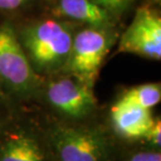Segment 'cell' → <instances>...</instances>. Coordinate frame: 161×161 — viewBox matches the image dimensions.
<instances>
[{"label":"cell","mask_w":161,"mask_h":161,"mask_svg":"<svg viewBox=\"0 0 161 161\" xmlns=\"http://www.w3.org/2000/svg\"><path fill=\"white\" fill-rule=\"evenodd\" d=\"M119 53H133L149 60L161 58V18L155 9L142 6L118 41Z\"/></svg>","instance_id":"6"},{"label":"cell","mask_w":161,"mask_h":161,"mask_svg":"<svg viewBox=\"0 0 161 161\" xmlns=\"http://www.w3.org/2000/svg\"><path fill=\"white\" fill-rule=\"evenodd\" d=\"M110 118L115 133L129 140L143 139L154 121L151 110L120 98L112 106Z\"/></svg>","instance_id":"7"},{"label":"cell","mask_w":161,"mask_h":161,"mask_svg":"<svg viewBox=\"0 0 161 161\" xmlns=\"http://www.w3.org/2000/svg\"><path fill=\"white\" fill-rule=\"evenodd\" d=\"M43 144L25 129L12 130L0 139V161H48Z\"/></svg>","instance_id":"9"},{"label":"cell","mask_w":161,"mask_h":161,"mask_svg":"<svg viewBox=\"0 0 161 161\" xmlns=\"http://www.w3.org/2000/svg\"><path fill=\"white\" fill-rule=\"evenodd\" d=\"M75 34L71 22L49 18L26 25L17 35L31 67L40 75L62 71Z\"/></svg>","instance_id":"1"},{"label":"cell","mask_w":161,"mask_h":161,"mask_svg":"<svg viewBox=\"0 0 161 161\" xmlns=\"http://www.w3.org/2000/svg\"><path fill=\"white\" fill-rule=\"evenodd\" d=\"M120 99L151 110L161 101L160 83H146L131 87L122 93Z\"/></svg>","instance_id":"10"},{"label":"cell","mask_w":161,"mask_h":161,"mask_svg":"<svg viewBox=\"0 0 161 161\" xmlns=\"http://www.w3.org/2000/svg\"><path fill=\"white\" fill-rule=\"evenodd\" d=\"M33 0H0V11L15 12L28 5Z\"/></svg>","instance_id":"14"},{"label":"cell","mask_w":161,"mask_h":161,"mask_svg":"<svg viewBox=\"0 0 161 161\" xmlns=\"http://www.w3.org/2000/svg\"><path fill=\"white\" fill-rule=\"evenodd\" d=\"M113 27L87 26L73 37L63 75L75 76L88 86H94L103 63L116 40Z\"/></svg>","instance_id":"3"},{"label":"cell","mask_w":161,"mask_h":161,"mask_svg":"<svg viewBox=\"0 0 161 161\" xmlns=\"http://www.w3.org/2000/svg\"><path fill=\"white\" fill-rule=\"evenodd\" d=\"M53 161H110L111 144L105 132L93 125H57L48 133Z\"/></svg>","instance_id":"2"},{"label":"cell","mask_w":161,"mask_h":161,"mask_svg":"<svg viewBox=\"0 0 161 161\" xmlns=\"http://www.w3.org/2000/svg\"><path fill=\"white\" fill-rule=\"evenodd\" d=\"M56 18L93 27H113L115 17L93 0H53Z\"/></svg>","instance_id":"8"},{"label":"cell","mask_w":161,"mask_h":161,"mask_svg":"<svg viewBox=\"0 0 161 161\" xmlns=\"http://www.w3.org/2000/svg\"><path fill=\"white\" fill-rule=\"evenodd\" d=\"M0 83L19 96H31L42 86L25 54L18 35L8 23L0 25Z\"/></svg>","instance_id":"4"},{"label":"cell","mask_w":161,"mask_h":161,"mask_svg":"<svg viewBox=\"0 0 161 161\" xmlns=\"http://www.w3.org/2000/svg\"><path fill=\"white\" fill-rule=\"evenodd\" d=\"M99 6L107 9L114 17L119 16L132 5L134 0H93Z\"/></svg>","instance_id":"11"},{"label":"cell","mask_w":161,"mask_h":161,"mask_svg":"<svg viewBox=\"0 0 161 161\" xmlns=\"http://www.w3.org/2000/svg\"><path fill=\"white\" fill-rule=\"evenodd\" d=\"M45 97L58 113L72 120L84 119L96 108L92 87L68 75L51 80L45 88Z\"/></svg>","instance_id":"5"},{"label":"cell","mask_w":161,"mask_h":161,"mask_svg":"<svg viewBox=\"0 0 161 161\" xmlns=\"http://www.w3.org/2000/svg\"><path fill=\"white\" fill-rule=\"evenodd\" d=\"M155 1H158V2H159V1H160V0H155Z\"/></svg>","instance_id":"15"},{"label":"cell","mask_w":161,"mask_h":161,"mask_svg":"<svg viewBox=\"0 0 161 161\" xmlns=\"http://www.w3.org/2000/svg\"><path fill=\"white\" fill-rule=\"evenodd\" d=\"M125 161H161V153L159 150L141 151L133 154Z\"/></svg>","instance_id":"13"},{"label":"cell","mask_w":161,"mask_h":161,"mask_svg":"<svg viewBox=\"0 0 161 161\" xmlns=\"http://www.w3.org/2000/svg\"><path fill=\"white\" fill-rule=\"evenodd\" d=\"M143 139L149 142L150 147L154 150H159L161 147V121L160 118H154L153 125H151Z\"/></svg>","instance_id":"12"}]
</instances>
